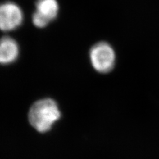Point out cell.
Here are the masks:
<instances>
[{
    "mask_svg": "<svg viewBox=\"0 0 159 159\" xmlns=\"http://www.w3.org/2000/svg\"><path fill=\"white\" fill-rule=\"evenodd\" d=\"M31 125L39 133H47L61 118L57 103L51 98H44L34 102L28 113Z\"/></svg>",
    "mask_w": 159,
    "mask_h": 159,
    "instance_id": "6da1fadb",
    "label": "cell"
},
{
    "mask_svg": "<svg viewBox=\"0 0 159 159\" xmlns=\"http://www.w3.org/2000/svg\"><path fill=\"white\" fill-rule=\"evenodd\" d=\"M116 53L106 42H99L89 50V58L93 68L101 74L111 72L116 64Z\"/></svg>",
    "mask_w": 159,
    "mask_h": 159,
    "instance_id": "7a4b0ae2",
    "label": "cell"
},
{
    "mask_svg": "<svg viewBox=\"0 0 159 159\" xmlns=\"http://www.w3.org/2000/svg\"><path fill=\"white\" fill-rule=\"evenodd\" d=\"M24 16L21 8L13 2L0 3V30L9 32L16 30L23 22Z\"/></svg>",
    "mask_w": 159,
    "mask_h": 159,
    "instance_id": "3957f363",
    "label": "cell"
},
{
    "mask_svg": "<svg viewBox=\"0 0 159 159\" xmlns=\"http://www.w3.org/2000/svg\"><path fill=\"white\" fill-rule=\"evenodd\" d=\"M35 11L33 13L32 21L38 28H44L55 20L59 11L57 0H37Z\"/></svg>",
    "mask_w": 159,
    "mask_h": 159,
    "instance_id": "277c9868",
    "label": "cell"
},
{
    "mask_svg": "<svg viewBox=\"0 0 159 159\" xmlns=\"http://www.w3.org/2000/svg\"><path fill=\"white\" fill-rule=\"evenodd\" d=\"M19 55L18 43L10 37L0 39V64L7 65L16 62Z\"/></svg>",
    "mask_w": 159,
    "mask_h": 159,
    "instance_id": "5b68a950",
    "label": "cell"
}]
</instances>
